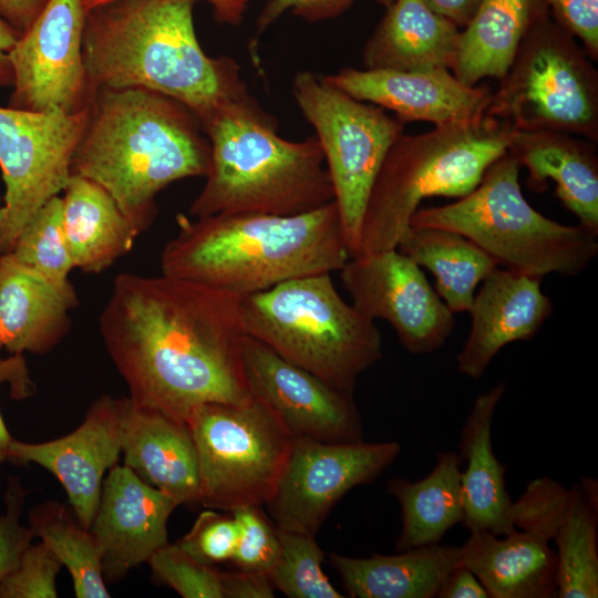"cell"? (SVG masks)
<instances>
[{
  "label": "cell",
  "instance_id": "obj_47",
  "mask_svg": "<svg viewBox=\"0 0 598 598\" xmlns=\"http://www.w3.org/2000/svg\"><path fill=\"white\" fill-rule=\"evenodd\" d=\"M114 0H84L86 10ZM213 7V14L216 22L221 24L238 25L244 19V14L251 0H205Z\"/></svg>",
  "mask_w": 598,
  "mask_h": 598
},
{
  "label": "cell",
  "instance_id": "obj_22",
  "mask_svg": "<svg viewBox=\"0 0 598 598\" xmlns=\"http://www.w3.org/2000/svg\"><path fill=\"white\" fill-rule=\"evenodd\" d=\"M123 465L178 505L199 502L195 443L186 422L122 396Z\"/></svg>",
  "mask_w": 598,
  "mask_h": 598
},
{
  "label": "cell",
  "instance_id": "obj_30",
  "mask_svg": "<svg viewBox=\"0 0 598 598\" xmlns=\"http://www.w3.org/2000/svg\"><path fill=\"white\" fill-rule=\"evenodd\" d=\"M461 464L458 451L440 452L435 466L422 480L389 481L388 491L401 506L398 551L439 544L452 527L463 523Z\"/></svg>",
  "mask_w": 598,
  "mask_h": 598
},
{
  "label": "cell",
  "instance_id": "obj_46",
  "mask_svg": "<svg viewBox=\"0 0 598 598\" xmlns=\"http://www.w3.org/2000/svg\"><path fill=\"white\" fill-rule=\"evenodd\" d=\"M429 9L464 28L473 18L481 0H421Z\"/></svg>",
  "mask_w": 598,
  "mask_h": 598
},
{
  "label": "cell",
  "instance_id": "obj_6",
  "mask_svg": "<svg viewBox=\"0 0 598 598\" xmlns=\"http://www.w3.org/2000/svg\"><path fill=\"white\" fill-rule=\"evenodd\" d=\"M511 132L507 124L486 116L474 124L400 135L373 182L354 256L396 248L426 197L461 198L474 190L508 151Z\"/></svg>",
  "mask_w": 598,
  "mask_h": 598
},
{
  "label": "cell",
  "instance_id": "obj_49",
  "mask_svg": "<svg viewBox=\"0 0 598 598\" xmlns=\"http://www.w3.org/2000/svg\"><path fill=\"white\" fill-rule=\"evenodd\" d=\"M7 364H8V360L6 361L0 360V381L3 379L1 377V373L3 372ZM12 441H13V437L10 435L6 426V423L2 419V415L0 413V465L3 462L8 461L9 448Z\"/></svg>",
  "mask_w": 598,
  "mask_h": 598
},
{
  "label": "cell",
  "instance_id": "obj_33",
  "mask_svg": "<svg viewBox=\"0 0 598 598\" xmlns=\"http://www.w3.org/2000/svg\"><path fill=\"white\" fill-rule=\"evenodd\" d=\"M29 528L59 558L72 578L78 598H109L102 569V551L90 529L68 504L45 502L32 508Z\"/></svg>",
  "mask_w": 598,
  "mask_h": 598
},
{
  "label": "cell",
  "instance_id": "obj_17",
  "mask_svg": "<svg viewBox=\"0 0 598 598\" xmlns=\"http://www.w3.org/2000/svg\"><path fill=\"white\" fill-rule=\"evenodd\" d=\"M122 454V398L102 395L73 432L56 440L27 443L13 439L8 461L34 463L61 483L80 524L90 529L97 511L104 474Z\"/></svg>",
  "mask_w": 598,
  "mask_h": 598
},
{
  "label": "cell",
  "instance_id": "obj_34",
  "mask_svg": "<svg viewBox=\"0 0 598 598\" xmlns=\"http://www.w3.org/2000/svg\"><path fill=\"white\" fill-rule=\"evenodd\" d=\"M8 254L54 283L71 282L69 275L74 267L63 230L61 196L40 208Z\"/></svg>",
  "mask_w": 598,
  "mask_h": 598
},
{
  "label": "cell",
  "instance_id": "obj_15",
  "mask_svg": "<svg viewBox=\"0 0 598 598\" xmlns=\"http://www.w3.org/2000/svg\"><path fill=\"white\" fill-rule=\"evenodd\" d=\"M339 271L352 306L372 321H388L410 353H431L452 334L454 313L398 248L350 257Z\"/></svg>",
  "mask_w": 598,
  "mask_h": 598
},
{
  "label": "cell",
  "instance_id": "obj_9",
  "mask_svg": "<svg viewBox=\"0 0 598 598\" xmlns=\"http://www.w3.org/2000/svg\"><path fill=\"white\" fill-rule=\"evenodd\" d=\"M486 115L518 131L563 132L598 141V72L550 14L525 34Z\"/></svg>",
  "mask_w": 598,
  "mask_h": 598
},
{
  "label": "cell",
  "instance_id": "obj_26",
  "mask_svg": "<svg viewBox=\"0 0 598 598\" xmlns=\"http://www.w3.org/2000/svg\"><path fill=\"white\" fill-rule=\"evenodd\" d=\"M367 41L363 69L452 70L461 30L421 0H394Z\"/></svg>",
  "mask_w": 598,
  "mask_h": 598
},
{
  "label": "cell",
  "instance_id": "obj_8",
  "mask_svg": "<svg viewBox=\"0 0 598 598\" xmlns=\"http://www.w3.org/2000/svg\"><path fill=\"white\" fill-rule=\"evenodd\" d=\"M519 167L507 151L474 190L447 205L419 208L410 225L462 234L497 267L515 272L538 279L578 275L598 254V234L580 224L557 223L533 208L520 189Z\"/></svg>",
  "mask_w": 598,
  "mask_h": 598
},
{
  "label": "cell",
  "instance_id": "obj_35",
  "mask_svg": "<svg viewBox=\"0 0 598 598\" xmlns=\"http://www.w3.org/2000/svg\"><path fill=\"white\" fill-rule=\"evenodd\" d=\"M279 555L268 576L290 598H342L321 565L324 554L315 535L278 529Z\"/></svg>",
  "mask_w": 598,
  "mask_h": 598
},
{
  "label": "cell",
  "instance_id": "obj_19",
  "mask_svg": "<svg viewBox=\"0 0 598 598\" xmlns=\"http://www.w3.org/2000/svg\"><path fill=\"white\" fill-rule=\"evenodd\" d=\"M178 504L116 464L104 478L90 530L102 551L103 577L116 581L168 544L167 522Z\"/></svg>",
  "mask_w": 598,
  "mask_h": 598
},
{
  "label": "cell",
  "instance_id": "obj_23",
  "mask_svg": "<svg viewBox=\"0 0 598 598\" xmlns=\"http://www.w3.org/2000/svg\"><path fill=\"white\" fill-rule=\"evenodd\" d=\"M508 152L528 171V185L542 190L555 183V195L579 224L598 234V157L595 145L563 132L518 131Z\"/></svg>",
  "mask_w": 598,
  "mask_h": 598
},
{
  "label": "cell",
  "instance_id": "obj_5",
  "mask_svg": "<svg viewBox=\"0 0 598 598\" xmlns=\"http://www.w3.org/2000/svg\"><path fill=\"white\" fill-rule=\"evenodd\" d=\"M203 130L210 159L205 185L188 209L192 217L291 216L334 200L316 134L296 142L280 137L277 120L261 106L223 113Z\"/></svg>",
  "mask_w": 598,
  "mask_h": 598
},
{
  "label": "cell",
  "instance_id": "obj_13",
  "mask_svg": "<svg viewBox=\"0 0 598 598\" xmlns=\"http://www.w3.org/2000/svg\"><path fill=\"white\" fill-rule=\"evenodd\" d=\"M401 453L394 441L330 443L293 437L277 487L266 503L278 529L317 534L353 487L379 477Z\"/></svg>",
  "mask_w": 598,
  "mask_h": 598
},
{
  "label": "cell",
  "instance_id": "obj_36",
  "mask_svg": "<svg viewBox=\"0 0 598 598\" xmlns=\"http://www.w3.org/2000/svg\"><path fill=\"white\" fill-rule=\"evenodd\" d=\"M152 575L184 598H224L223 573L176 544H166L148 559Z\"/></svg>",
  "mask_w": 598,
  "mask_h": 598
},
{
  "label": "cell",
  "instance_id": "obj_12",
  "mask_svg": "<svg viewBox=\"0 0 598 598\" xmlns=\"http://www.w3.org/2000/svg\"><path fill=\"white\" fill-rule=\"evenodd\" d=\"M87 113L89 106L71 114L0 106V255L10 252L40 208L63 192Z\"/></svg>",
  "mask_w": 598,
  "mask_h": 598
},
{
  "label": "cell",
  "instance_id": "obj_42",
  "mask_svg": "<svg viewBox=\"0 0 598 598\" xmlns=\"http://www.w3.org/2000/svg\"><path fill=\"white\" fill-rule=\"evenodd\" d=\"M550 17L598 60V0H544Z\"/></svg>",
  "mask_w": 598,
  "mask_h": 598
},
{
  "label": "cell",
  "instance_id": "obj_4",
  "mask_svg": "<svg viewBox=\"0 0 598 598\" xmlns=\"http://www.w3.org/2000/svg\"><path fill=\"white\" fill-rule=\"evenodd\" d=\"M161 254L162 274L239 296L340 270L350 258L334 200L308 213L217 214L189 219Z\"/></svg>",
  "mask_w": 598,
  "mask_h": 598
},
{
  "label": "cell",
  "instance_id": "obj_11",
  "mask_svg": "<svg viewBox=\"0 0 598 598\" xmlns=\"http://www.w3.org/2000/svg\"><path fill=\"white\" fill-rule=\"evenodd\" d=\"M292 93L323 151L343 234L354 256L365 205L385 155L404 123L382 107L357 100L321 74L301 71Z\"/></svg>",
  "mask_w": 598,
  "mask_h": 598
},
{
  "label": "cell",
  "instance_id": "obj_1",
  "mask_svg": "<svg viewBox=\"0 0 598 598\" xmlns=\"http://www.w3.org/2000/svg\"><path fill=\"white\" fill-rule=\"evenodd\" d=\"M240 301L164 274L117 275L99 330L130 399L183 422L205 403L249 401Z\"/></svg>",
  "mask_w": 598,
  "mask_h": 598
},
{
  "label": "cell",
  "instance_id": "obj_32",
  "mask_svg": "<svg viewBox=\"0 0 598 598\" xmlns=\"http://www.w3.org/2000/svg\"><path fill=\"white\" fill-rule=\"evenodd\" d=\"M598 488L584 478L570 487L551 540L557 557V597H598Z\"/></svg>",
  "mask_w": 598,
  "mask_h": 598
},
{
  "label": "cell",
  "instance_id": "obj_14",
  "mask_svg": "<svg viewBox=\"0 0 598 598\" xmlns=\"http://www.w3.org/2000/svg\"><path fill=\"white\" fill-rule=\"evenodd\" d=\"M85 17L84 0H48L8 54L13 75L8 107L71 114L89 106Z\"/></svg>",
  "mask_w": 598,
  "mask_h": 598
},
{
  "label": "cell",
  "instance_id": "obj_16",
  "mask_svg": "<svg viewBox=\"0 0 598 598\" xmlns=\"http://www.w3.org/2000/svg\"><path fill=\"white\" fill-rule=\"evenodd\" d=\"M243 363L251 395L264 402L293 437L363 441L353 393L334 388L248 336L243 340Z\"/></svg>",
  "mask_w": 598,
  "mask_h": 598
},
{
  "label": "cell",
  "instance_id": "obj_21",
  "mask_svg": "<svg viewBox=\"0 0 598 598\" xmlns=\"http://www.w3.org/2000/svg\"><path fill=\"white\" fill-rule=\"evenodd\" d=\"M78 306L72 282L54 283L11 254L0 255V349L13 355L50 352L69 333Z\"/></svg>",
  "mask_w": 598,
  "mask_h": 598
},
{
  "label": "cell",
  "instance_id": "obj_2",
  "mask_svg": "<svg viewBox=\"0 0 598 598\" xmlns=\"http://www.w3.org/2000/svg\"><path fill=\"white\" fill-rule=\"evenodd\" d=\"M195 1L114 0L86 10L82 52L92 94L154 91L184 104L202 127L225 112L259 106L236 60L204 52Z\"/></svg>",
  "mask_w": 598,
  "mask_h": 598
},
{
  "label": "cell",
  "instance_id": "obj_31",
  "mask_svg": "<svg viewBox=\"0 0 598 598\" xmlns=\"http://www.w3.org/2000/svg\"><path fill=\"white\" fill-rule=\"evenodd\" d=\"M396 248L435 277V291L453 313L468 312L477 286L497 267L475 243L444 228L410 225Z\"/></svg>",
  "mask_w": 598,
  "mask_h": 598
},
{
  "label": "cell",
  "instance_id": "obj_44",
  "mask_svg": "<svg viewBox=\"0 0 598 598\" xmlns=\"http://www.w3.org/2000/svg\"><path fill=\"white\" fill-rule=\"evenodd\" d=\"M439 598H489L478 578L463 564L453 569L441 582Z\"/></svg>",
  "mask_w": 598,
  "mask_h": 598
},
{
  "label": "cell",
  "instance_id": "obj_43",
  "mask_svg": "<svg viewBox=\"0 0 598 598\" xmlns=\"http://www.w3.org/2000/svg\"><path fill=\"white\" fill-rule=\"evenodd\" d=\"M274 588L268 574L244 570L223 573L224 598H271Z\"/></svg>",
  "mask_w": 598,
  "mask_h": 598
},
{
  "label": "cell",
  "instance_id": "obj_7",
  "mask_svg": "<svg viewBox=\"0 0 598 598\" xmlns=\"http://www.w3.org/2000/svg\"><path fill=\"white\" fill-rule=\"evenodd\" d=\"M240 315L245 336L344 392L382 357L374 321L343 300L331 274L241 296Z\"/></svg>",
  "mask_w": 598,
  "mask_h": 598
},
{
  "label": "cell",
  "instance_id": "obj_10",
  "mask_svg": "<svg viewBox=\"0 0 598 598\" xmlns=\"http://www.w3.org/2000/svg\"><path fill=\"white\" fill-rule=\"evenodd\" d=\"M199 470V502L231 512L266 505L290 454L293 436L260 400L205 403L186 419Z\"/></svg>",
  "mask_w": 598,
  "mask_h": 598
},
{
  "label": "cell",
  "instance_id": "obj_39",
  "mask_svg": "<svg viewBox=\"0 0 598 598\" xmlns=\"http://www.w3.org/2000/svg\"><path fill=\"white\" fill-rule=\"evenodd\" d=\"M238 537L239 526L231 514L208 508L199 513L189 532L175 544L196 560L214 567L231 560Z\"/></svg>",
  "mask_w": 598,
  "mask_h": 598
},
{
  "label": "cell",
  "instance_id": "obj_3",
  "mask_svg": "<svg viewBox=\"0 0 598 598\" xmlns=\"http://www.w3.org/2000/svg\"><path fill=\"white\" fill-rule=\"evenodd\" d=\"M209 140L178 101L145 89H100L74 152L71 176L102 186L140 234L153 224L156 196L189 177H205Z\"/></svg>",
  "mask_w": 598,
  "mask_h": 598
},
{
  "label": "cell",
  "instance_id": "obj_45",
  "mask_svg": "<svg viewBox=\"0 0 598 598\" xmlns=\"http://www.w3.org/2000/svg\"><path fill=\"white\" fill-rule=\"evenodd\" d=\"M47 2L48 0H0V14L22 34Z\"/></svg>",
  "mask_w": 598,
  "mask_h": 598
},
{
  "label": "cell",
  "instance_id": "obj_48",
  "mask_svg": "<svg viewBox=\"0 0 598 598\" xmlns=\"http://www.w3.org/2000/svg\"><path fill=\"white\" fill-rule=\"evenodd\" d=\"M20 35L21 33L0 14V87L12 85L13 75L8 54Z\"/></svg>",
  "mask_w": 598,
  "mask_h": 598
},
{
  "label": "cell",
  "instance_id": "obj_29",
  "mask_svg": "<svg viewBox=\"0 0 598 598\" xmlns=\"http://www.w3.org/2000/svg\"><path fill=\"white\" fill-rule=\"evenodd\" d=\"M549 14L544 0H481L461 30L452 73L468 85L501 80L525 34Z\"/></svg>",
  "mask_w": 598,
  "mask_h": 598
},
{
  "label": "cell",
  "instance_id": "obj_25",
  "mask_svg": "<svg viewBox=\"0 0 598 598\" xmlns=\"http://www.w3.org/2000/svg\"><path fill=\"white\" fill-rule=\"evenodd\" d=\"M505 388V382H499L480 394L461 430L458 453L466 463L461 473L462 524L470 533L502 536L517 529L511 517L513 502L506 488V467L496 457L492 444L493 416Z\"/></svg>",
  "mask_w": 598,
  "mask_h": 598
},
{
  "label": "cell",
  "instance_id": "obj_18",
  "mask_svg": "<svg viewBox=\"0 0 598 598\" xmlns=\"http://www.w3.org/2000/svg\"><path fill=\"white\" fill-rule=\"evenodd\" d=\"M350 96L395 113L401 122L440 126L483 121L492 100L486 85H468L448 69L416 71L343 68L322 75Z\"/></svg>",
  "mask_w": 598,
  "mask_h": 598
},
{
  "label": "cell",
  "instance_id": "obj_27",
  "mask_svg": "<svg viewBox=\"0 0 598 598\" xmlns=\"http://www.w3.org/2000/svg\"><path fill=\"white\" fill-rule=\"evenodd\" d=\"M343 587L354 598H433L443 579L461 566V546L427 545L395 555H330Z\"/></svg>",
  "mask_w": 598,
  "mask_h": 598
},
{
  "label": "cell",
  "instance_id": "obj_28",
  "mask_svg": "<svg viewBox=\"0 0 598 598\" xmlns=\"http://www.w3.org/2000/svg\"><path fill=\"white\" fill-rule=\"evenodd\" d=\"M62 193L63 230L74 268L100 274L131 251L140 233L102 186L72 175Z\"/></svg>",
  "mask_w": 598,
  "mask_h": 598
},
{
  "label": "cell",
  "instance_id": "obj_24",
  "mask_svg": "<svg viewBox=\"0 0 598 598\" xmlns=\"http://www.w3.org/2000/svg\"><path fill=\"white\" fill-rule=\"evenodd\" d=\"M461 553L489 598L557 597L556 551L538 534L518 528L502 536L471 532Z\"/></svg>",
  "mask_w": 598,
  "mask_h": 598
},
{
  "label": "cell",
  "instance_id": "obj_38",
  "mask_svg": "<svg viewBox=\"0 0 598 598\" xmlns=\"http://www.w3.org/2000/svg\"><path fill=\"white\" fill-rule=\"evenodd\" d=\"M62 567L44 543H31L0 584V598H56V577Z\"/></svg>",
  "mask_w": 598,
  "mask_h": 598
},
{
  "label": "cell",
  "instance_id": "obj_40",
  "mask_svg": "<svg viewBox=\"0 0 598 598\" xmlns=\"http://www.w3.org/2000/svg\"><path fill=\"white\" fill-rule=\"evenodd\" d=\"M355 0H266L256 20L255 34L248 50L252 62L259 66L258 41L264 32L285 12L298 16L307 21H321L340 16ZM385 8L394 0H378Z\"/></svg>",
  "mask_w": 598,
  "mask_h": 598
},
{
  "label": "cell",
  "instance_id": "obj_50",
  "mask_svg": "<svg viewBox=\"0 0 598 598\" xmlns=\"http://www.w3.org/2000/svg\"><path fill=\"white\" fill-rule=\"evenodd\" d=\"M1 206V205H0Z\"/></svg>",
  "mask_w": 598,
  "mask_h": 598
},
{
  "label": "cell",
  "instance_id": "obj_37",
  "mask_svg": "<svg viewBox=\"0 0 598 598\" xmlns=\"http://www.w3.org/2000/svg\"><path fill=\"white\" fill-rule=\"evenodd\" d=\"M239 526V537L230 561L239 570L269 574L277 561L280 544L274 528L258 506L229 512Z\"/></svg>",
  "mask_w": 598,
  "mask_h": 598
},
{
  "label": "cell",
  "instance_id": "obj_41",
  "mask_svg": "<svg viewBox=\"0 0 598 598\" xmlns=\"http://www.w3.org/2000/svg\"><path fill=\"white\" fill-rule=\"evenodd\" d=\"M24 491L17 478H10L6 492V512L0 515V584L19 564L24 549L34 538L29 526L20 523Z\"/></svg>",
  "mask_w": 598,
  "mask_h": 598
},
{
  "label": "cell",
  "instance_id": "obj_20",
  "mask_svg": "<svg viewBox=\"0 0 598 598\" xmlns=\"http://www.w3.org/2000/svg\"><path fill=\"white\" fill-rule=\"evenodd\" d=\"M540 280L496 267L482 281L468 310V337L456 358L460 373L480 379L502 348L537 334L553 312Z\"/></svg>",
  "mask_w": 598,
  "mask_h": 598
}]
</instances>
